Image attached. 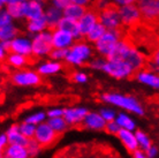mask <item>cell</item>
<instances>
[{"instance_id": "obj_1", "label": "cell", "mask_w": 159, "mask_h": 158, "mask_svg": "<svg viewBox=\"0 0 159 158\" xmlns=\"http://www.w3.org/2000/svg\"><path fill=\"white\" fill-rule=\"evenodd\" d=\"M106 59L110 60H123L130 65L135 72L142 69L145 63V57L142 52L128 43L127 40H120L113 51L110 53Z\"/></svg>"}, {"instance_id": "obj_2", "label": "cell", "mask_w": 159, "mask_h": 158, "mask_svg": "<svg viewBox=\"0 0 159 158\" xmlns=\"http://www.w3.org/2000/svg\"><path fill=\"white\" fill-rule=\"evenodd\" d=\"M102 99L105 103L111 104L113 106L120 107V109H123L127 112H131L134 114H144V109L139 103V100L135 97H133V96L112 92V94H105V95H103L102 96Z\"/></svg>"}, {"instance_id": "obj_3", "label": "cell", "mask_w": 159, "mask_h": 158, "mask_svg": "<svg viewBox=\"0 0 159 158\" xmlns=\"http://www.w3.org/2000/svg\"><path fill=\"white\" fill-rule=\"evenodd\" d=\"M92 57V48L87 42H76L68 49L66 63L74 66H82Z\"/></svg>"}, {"instance_id": "obj_4", "label": "cell", "mask_w": 159, "mask_h": 158, "mask_svg": "<svg viewBox=\"0 0 159 158\" xmlns=\"http://www.w3.org/2000/svg\"><path fill=\"white\" fill-rule=\"evenodd\" d=\"M103 72L110 76L114 77L116 80L128 79L134 74V68L130 65L123 60H110L106 59L105 66L103 68Z\"/></svg>"}, {"instance_id": "obj_5", "label": "cell", "mask_w": 159, "mask_h": 158, "mask_svg": "<svg viewBox=\"0 0 159 158\" xmlns=\"http://www.w3.org/2000/svg\"><path fill=\"white\" fill-rule=\"evenodd\" d=\"M32 54L36 57H44L50 55L53 46V40H52V31L44 30V31L36 34L32 38Z\"/></svg>"}, {"instance_id": "obj_6", "label": "cell", "mask_w": 159, "mask_h": 158, "mask_svg": "<svg viewBox=\"0 0 159 158\" xmlns=\"http://www.w3.org/2000/svg\"><path fill=\"white\" fill-rule=\"evenodd\" d=\"M120 40H121V34H120L119 29L118 30H107L95 43L96 51L100 55L107 58L110 53L113 51V49L116 48V44L119 43Z\"/></svg>"}, {"instance_id": "obj_7", "label": "cell", "mask_w": 159, "mask_h": 158, "mask_svg": "<svg viewBox=\"0 0 159 158\" xmlns=\"http://www.w3.org/2000/svg\"><path fill=\"white\" fill-rule=\"evenodd\" d=\"M98 16H99V22L104 24L107 30H118L122 24L119 7L114 6V4L108 6L103 11H99Z\"/></svg>"}, {"instance_id": "obj_8", "label": "cell", "mask_w": 159, "mask_h": 158, "mask_svg": "<svg viewBox=\"0 0 159 158\" xmlns=\"http://www.w3.org/2000/svg\"><path fill=\"white\" fill-rule=\"evenodd\" d=\"M119 12L122 24L123 26H128V27H133V26L137 24L141 20V17H142L139 6L135 4L121 6V7H119Z\"/></svg>"}, {"instance_id": "obj_9", "label": "cell", "mask_w": 159, "mask_h": 158, "mask_svg": "<svg viewBox=\"0 0 159 158\" xmlns=\"http://www.w3.org/2000/svg\"><path fill=\"white\" fill-rule=\"evenodd\" d=\"M12 81L20 87H32L40 83V74L34 71H19L12 75Z\"/></svg>"}, {"instance_id": "obj_10", "label": "cell", "mask_w": 159, "mask_h": 158, "mask_svg": "<svg viewBox=\"0 0 159 158\" xmlns=\"http://www.w3.org/2000/svg\"><path fill=\"white\" fill-rule=\"evenodd\" d=\"M57 133L50 125L48 121L42 123L38 125L36 128V134H35V140L39 143L40 146H48L52 142H54V140L57 138Z\"/></svg>"}, {"instance_id": "obj_11", "label": "cell", "mask_w": 159, "mask_h": 158, "mask_svg": "<svg viewBox=\"0 0 159 158\" xmlns=\"http://www.w3.org/2000/svg\"><path fill=\"white\" fill-rule=\"evenodd\" d=\"M52 40H53V46L59 49H69L75 43V38L72 34L65 31L62 29H59V28L53 29Z\"/></svg>"}, {"instance_id": "obj_12", "label": "cell", "mask_w": 159, "mask_h": 158, "mask_svg": "<svg viewBox=\"0 0 159 158\" xmlns=\"http://www.w3.org/2000/svg\"><path fill=\"white\" fill-rule=\"evenodd\" d=\"M98 22H99L98 13H96L93 9H89V11H87L85 14L79 20L80 31H81L82 37H85V36L90 32V30H91L92 28L95 27Z\"/></svg>"}, {"instance_id": "obj_13", "label": "cell", "mask_w": 159, "mask_h": 158, "mask_svg": "<svg viewBox=\"0 0 159 158\" xmlns=\"http://www.w3.org/2000/svg\"><path fill=\"white\" fill-rule=\"evenodd\" d=\"M136 80L147 87L159 90V73L149 69H139L136 74Z\"/></svg>"}, {"instance_id": "obj_14", "label": "cell", "mask_w": 159, "mask_h": 158, "mask_svg": "<svg viewBox=\"0 0 159 158\" xmlns=\"http://www.w3.org/2000/svg\"><path fill=\"white\" fill-rule=\"evenodd\" d=\"M142 17L153 21L159 19V0H145L139 4Z\"/></svg>"}, {"instance_id": "obj_15", "label": "cell", "mask_w": 159, "mask_h": 158, "mask_svg": "<svg viewBox=\"0 0 159 158\" xmlns=\"http://www.w3.org/2000/svg\"><path fill=\"white\" fill-rule=\"evenodd\" d=\"M11 52L19 53L22 55L32 54V40L25 38V37H16L11 42Z\"/></svg>"}, {"instance_id": "obj_16", "label": "cell", "mask_w": 159, "mask_h": 158, "mask_svg": "<svg viewBox=\"0 0 159 158\" xmlns=\"http://www.w3.org/2000/svg\"><path fill=\"white\" fill-rule=\"evenodd\" d=\"M89 111L85 107H67L65 109L64 118L68 125H77L84 121V118L87 117Z\"/></svg>"}, {"instance_id": "obj_17", "label": "cell", "mask_w": 159, "mask_h": 158, "mask_svg": "<svg viewBox=\"0 0 159 158\" xmlns=\"http://www.w3.org/2000/svg\"><path fill=\"white\" fill-rule=\"evenodd\" d=\"M84 126L89 128V129H93V131H102L106 128L107 121L102 117L100 113L97 112H89L87 117L84 118Z\"/></svg>"}, {"instance_id": "obj_18", "label": "cell", "mask_w": 159, "mask_h": 158, "mask_svg": "<svg viewBox=\"0 0 159 158\" xmlns=\"http://www.w3.org/2000/svg\"><path fill=\"white\" fill-rule=\"evenodd\" d=\"M118 137L120 138V141L122 142V144L126 146V149L131 152H134L135 150L139 149V142H137V137H136V133L134 131H129V129H120L118 133Z\"/></svg>"}, {"instance_id": "obj_19", "label": "cell", "mask_w": 159, "mask_h": 158, "mask_svg": "<svg viewBox=\"0 0 159 158\" xmlns=\"http://www.w3.org/2000/svg\"><path fill=\"white\" fill-rule=\"evenodd\" d=\"M45 15V9L43 7V2L38 0H27L25 7V19L27 20H35Z\"/></svg>"}, {"instance_id": "obj_20", "label": "cell", "mask_w": 159, "mask_h": 158, "mask_svg": "<svg viewBox=\"0 0 159 158\" xmlns=\"http://www.w3.org/2000/svg\"><path fill=\"white\" fill-rule=\"evenodd\" d=\"M25 7L27 0H14L6 5V11L15 20H21L25 17Z\"/></svg>"}, {"instance_id": "obj_21", "label": "cell", "mask_w": 159, "mask_h": 158, "mask_svg": "<svg viewBox=\"0 0 159 158\" xmlns=\"http://www.w3.org/2000/svg\"><path fill=\"white\" fill-rule=\"evenodd\" d=\"M57 28L62 29V30H65V31L72 34L75 40L82 38V35H81V31H80L79 21L73 20V19H69V17L64 16V17L61 19V21L59 22V24H58V27Z\"/></svg>"}, {"instance_id": "obj_22", "label": "cell", "mask_w": 159, "mask_h": 158, "mask_svg": "<svg viewBox=\"0 0 159 158\" xmlns=\"http://www.w3.org/2000/svg\"><path fill=\"white\" fill-rule=\"evenodd\" d=\"M62 17H64V11L53 5L45 9V19L48 21V28L56 29Z\"/></svg>"}, {"instance_id": "obj_23", "label": "cell", "mask_w": 159, "mask_h": 158, "mask_svg": "<svg viewBox=\"0 0 159 158\" xmlns=\"http://www.w3.org/2000/svg\"><path fill=\"white\" fill-rule=\"evenodd\" d=\"M6 134L8 136V142L9 144H19V146H25L28 144L29 138H27L21 133L19 126H11L6 131Z\"/></svg>"}, {"instance_id": "obj_24", "label": "cell", "mask_w": 159, "mask_h": 158, "mask_svg": "<svg viewBox=\"0 0 159 158\" xmlns=\"http://www.w3.org/2000/svg\"><path fill=\"white\" fill-rule=\"evenodd\" d=\"M4 156L7 158H30L27 146L19 144H8L4 151Z\"/></svg>"}, {"instance_id": "obj_25", "label": "cell", "mask_w": 159, "mask_h": 158, "mask_svg": "<svg viewBox=\"0 0 159 158\" xmlns=\"http://www.w3.org/2000/svg\"><path fill=\"white\" fill-rule=\"evenodd\" d=\"M62 68V65L60 63V61H57V60H48V61H45V63H40L38 66V69L37 72L39 73L40 75H53V74H57L59 73Z\"/></svg>"}, {"instance_id": "obj_26", "label": "cell", "mask_w": 159, "mask_h": 158, "mask_svg": "<svg viewBox=\"0 0 159 158\" xmlns=\"http://www.w3.org/2000/svg\"><path fill=\"white\" fill-rule=\"evenodd\" d=\"M87 11L88 9L85 6H82V5L72 2L68 7H66L64 9V16L69 17V19H73V20L79 21L80 19L85 14Z\"/></svg>"}, {"instance_id": "obj_27", "label": "cell", "mask_w": 159, "mask_h": 158, "mask_svg": "<svg viewBox=\"0 0 159 158\" xmlns=\"http://www.w3.org/2000/svg\"><path fill=\"white\" fill-rule=\"evenodd\" d=\"M48 28V21L45 19V15L43 17H39V19H35V20H28L27 22V29L28 31L32 35H36V34H39V32L46 30Z\"/></svg>"}, {"instance_id": "obj_28", "label": "cell", "mask_w": 159, "mask_h": 158, "mask_svg": "<svg viewBox=\"0 0 159 158\" xmlns=\"http://www.w3.org/2000/svg\"><path fill=\"white\" fill-rule=\"evenodd\" d=\"M19 29L13 23L0 27V40H13L17 37Z\"/></svg>"}, {"instance_id": "obj_29", "label": "cell", "mask_w": 159, "mask_h": 158, "mask_svg": "<svg viewBox=\"0 0 159 158\" xmlns=\"http://www.w3.org/2000/svg\"><path fill=\"white\" fill-rule=\"evenodd\" d=\"M7 63L14 68H21L28 63V57H27V55L19 54V53L11 52V53L7 55Z\"/></svg>"}, {"instance_id": "obj_30", "label": "cell", "mask_w": 159, "mask_h": 158, "mask_svg": "<svg viewBox=\"0 0 159 158\" xmlns=\"http://www.w3.org/2000/svg\"><path fill=\"white\" fill-rule=\"evenodd\" d=\"M106 31H107V29L105 28V26H104V24H102L100 22H98V23L96 24L95 27L90 30V32L85 36V40H87L88 42L96 43V42L99 40L100 37H102V36H103Z\"/></svg>"}, {"instance_id": "obj_31", "label": "cell", "mask_w": 159, "mask_h": 158, "mask_svg": "<svg viewBox=\"0 0 159 158\" xmlns=\"http://www.w3.org/2000/svg\"><path fill=\"white\" fill-rule=\"evenodd\" d=\"M116 121L118 123L122 129H129V131H134L136 127L135 121L133 120V118H130V115L127 113H119L116 115Z\"/></svg>"}, {"instance_id": "obj_32", "label": "cell", "mask_w": 159, "mask_h": 158, "mask_svg": "<svg viewBox=\"0 0 159 158\" xmlns=\"http://www.w3.org/2000/svg\"><path fill=\"white\" fill-rule=\"evenodd\" d=\"M48 125L57 132V133H61L64 132L68 126V123L64 117H57V118H48Z\"/></svg>"}, {"instance_id": "obj_33", "label": "cell", "mask_w": 159, "mask_h": 158, "mask_svg": "<svg viewBox=\"0 0 159 158\" xmlns=\"http://www.w3.org/2000/svg\"><path fill=\"white\" fill-rule=\"evenodd\" d=\"M19 128H20L21 133L25 136L27 138H35V134H36V128L37 126L34 125V123H30L28 121L24 120V123H22L21 125H19Z\"/></svg>"}, {"instance_id": "obj_34", "label": "cell", "mask_w": 159, "mask_h": 158, "mask_svg": "<svg viewBox=\"0 0 159 158\" xmlns=\"http://www.w3.org/2000/svg\"><path fill=\"white\" fill-rule=\"evenodd\" d=\"M135 133H136V137H137V142H139V149L147 151L148 149L152 146L149 136H148L145 133H143L142 131H137V132H135Z\"/></svg>"}, {"instance_id": "obj_35", "label": "cell", "mask_w": 159, "mask_h": 158, "mask_svg": "<svg viewBox=\"0 0 159 158\" xmlns=\"http://www.w3.org/2000/svg\"><path fill=\"white\" fill-rule=\"evenodd\" d=\"M46 119H48V113H45V112H36V113H34V114H30L29 117L25 118V121H28L30 123H34V125H40L42 123H45V121H48Z\"/></svg>"}, {"instance_id": "obj_36", "label": "cell", "mask_w": 159, "mask_h": 158, "mask_svg": "<svg viewBox=\"0 0 159 158\" xmlns=\"http://www.w3.org/2000/svg\"><path fill=\"white\" fill-rule=\"evenodd\" d=\"M68 54V49H59L54 48L50 53L51 59L57 60V61H61V60H66V57Z\"/></svg>"}, {"instance_id": "obj_37", "label": "cell", "mask_w": 159, "mask_h": 158, "mask_svg": "<svg viewBox=\"0 0 159 158\" xmlns=\"http://www.w3.org/2000/svg\"><path fill=\"white\" fill-rule=\"evenodd\" d=\"M40 144L37 142L35 138H30L29 140L28 144H27V149L29 151V155H30V157H35L37 155L39 154L40 151Z\"/></svg>"}, {"instance_id": "obj_38", "label": "cell", "mask_w": 159, "mask_h": 158, "mask_svg": "<svg viewBox=\"0 0 159 158\" xmlns=\"http://www.w3.org/2000/svg\"><path fill=\"white\" fill-rule=\"evenodd\" d=\"M100 114H102V117H103L106 121H113V120H116V111L113 110V109H108V107H104V109H102L99 112Z\"/></svg>"}, {"instance_id": "obj_39", "label": "cell", "mask_w": 159, "mask_h": 158, "mask_svg": "<svg viewBox=\"0 0 159 158\" xmlns=\"http://www.w3.org/2000/svg\"><path fill=\"white\" fill-rule=\"evenodd\" d=\"M105 63H106V59H103V58H95L90 61V67L93 68V69H99V71H103L104 66H105Z\"/></svg>"}, {"instance_id": "obj_40", "label": "cell", "mask_w": 159, "mask_h": 158, "mask_svg": "<svg viewBox=\"0 0 159 158\" xmlns=\"http://www.w3.org/2000/svg\"><path fill=\"white\" fill-rule=\"evenodd\" d=\"M13 23V17L9 15V13L5 9L1 12L0 14V27H2V26H7V24H11Z\"/></svg>"}, {"instance_id": "obj_41", "label": "cell", "mask_w": 159, "mask_h": 158, "mask_svg": "<svg viewBox=\"0 0 159 158\" xmlns=\"http://www.w3.org/2000/svg\"><path fill=\"white\" fill-rule=\"evenodd\" d=\"M105 129H106V131H107L110 134L118 135V133H119L120 129H121V127L118 125V123H116V120H113V121H108Z\"/></svg>"}, {"instance_id": "obj_42", "label": "cell", "mask_w": 159, "mask_h": 158, "mask_svg": "<svg viewBox=\"0 0 159 158\" xmlns=\"http://www.w3.org/2000/svg\"><path fill=\"white\" fill-rule=\"evenodd\" d=\"M64 113H65V109H61V107H53V109L48 111V118L64 117Z\"/></svg>"}, {"instance_id": "obj_43", "label": "cell", "mask_w": 159, "mask_h": 158, "mask_svg": "<svg viewBox=\"0 0 159 158\" xmlns=\"http://www.w3.org/2000/svg\"><path fill=\"white\" fill-rule=\"evenodd\" d=\"M51 1L53 6L60 8V9H62V11L73 2L72 0H51Z\"/></svg>"}, {"instance_id": "obj_44", "label": "cell", "mask_w": 159, "mask_h": 158, "mask_svg": "<svg viewBox=\"0 0 159 158\" xmlns=\"http://www.w3.org/2000/svg\"><path fill=\"white\" fill-rule=\"evenodd\" d=\"M73 80L76 83H85L88 81V76L83 72H76V73H74V75H73Z\"/></svg>"}, {"instance_id": "obj_45", "label": "cell", "mask_w": 159, "mask_h": 158, "mask_svg": "<svg viewBox=\"0 0 159 158\" xmlns=\"http://www.w3.org/2000/svg\"><path fill=\"white\" fill-rule=\"evenodd\" d=\"M151 67L153 68V71L158 72L159 73V48L157 49L152 55L151 59Z\"/></svg>"}, {"instance_id": "obj_46", "label": "cell", "mask_w": 159, "mask_h": 158, "mask_svg": "<svg viewBox=\"0 0 159 158\" xmlns=\"http://www.w3.org/2000/svg\"><path fill=\"white\" fill-rule=\"evenodd\" d=\"M95 5L98 11H103L105 8H107L108 6L113 5V1L112 0H96Z\"/></svg>"}, {"instance_id": "obj_47", "label": "cell", "mask_w": 159, "mask_h": 158, "mask_svg": "<svg viewBox=\"0 0 159 158\" xmlns=\"http://www.w3.org/2000/svg\"><path fill=\"white\" fill-rule=\"evenodd\" d=\"M113 4L118 6V7H121V6H126V5H130L134 4L136 0H112Z\"/></svg>"}, {"instance_id": "obj_48", "label": "cell", "mask_w": 159, "mask_h": 158, "mask_svg": "<svg viewBox=\"0 0 159 158\" xmlns=\"http://www.w3.org/2000/svg\"><path fill=\"white\" fill-rule=\"evenodd\" d=\"M133 158H150L148 156V154L142 149H137L133 152Z\"/></svg>"}, {"instance_id": "obj_49", "label": "cell", "mask_w": 159, "mask_h": 158, "mask_svg": "<svg viewBox=\"0 0 159 158\" xmlns=\"http://www.w3.org/2000/svg\"><path fill=\"white\" fill-rule=\"evenodd\" d=\"M9 142H8V136L6 133H2V134L0 135V148L1 149H4L5 146H8Z\"/></svg>"}, {"instance_id": "obj_50", "label": "cell", "mask_w": 159, "mask_h": 158, "mask_svg": "<svg viewBox=\"0 0 159 158\" xmlns=\"http://www.w3.org/2000/svg\"><path fill=\"white\" fill-rule=\"evenodd\" d=\"M145 152H147L148 156H149L150 158H155L156 156H157V152H158V150H157V148H156L155 146H151L147 151H145Z\"/></svg>"}, {"instance_id": "obj_51", "label": "cell", "mask_w": 159, "mask_h": 158, "mask_svg": "<svg viewBox=\"0 0 159 158\" xmlns=\"http://www.w3.org/2000/svg\"><path fill=\"white\" fill-rule=\"evenodd\" d=\"M72 1L74 2V4L82 5V6H85V7L91 2V0H72Z\"/></svg>"}, {"instance_id": "obj_52", "label": "cell", "mask_w": 159, "mask_h": 158, "mask_svg": "<svg viewBox=\"0 0 159 158\" xmlns=\"http://www.w3.org/2000/svg\"><path fill=\"white\" fill-rule=\"evenodd\" d=\"M8 52H9V51H7L5 48L0 46V58H1V59H4L5 55H8Z\"/></svg>"}, {"instance_id": "obj_53", "label": "cell", "mask_w": 159, "mask_h": 158, "mask_svg": "<svg viewBox=\"0 0 159 158\" xmlns=\"http://www.w3.org/2000/svg\"><path fill=\"white\" fill-rule=\"evenodd\" d=\"M12 1H14V0H0V5L1 6H6V5L12 2Z\"/></svg>"}, {"instance_id": "obj_54", "label": "cell", "mask_w": 159, "mask_h": 158, "mask_svg": "<svg viewBox=\"0 0 159 158\" xmlns=\"http://www.w3.org/2000/svg\"><path fill=\"white\" fill-rule=\"evenodd\" d=\"M38 1H40V2H46V1H48V0H38Z\"/></svg>"}, {"instance_id": "obj_55", "label": "cell", "mask_w": 159, "mask_h": 158, "mask_svg": "<svg viewBox=\"0 0 159 158\" xmlns=\"http://www.w3.org/2000/svg\"><path fill=\"white\" fill-rule=\"evenodd\" d=\"M136 1H137V2L139 4V2H142V1H145V0H136Z\"/></svg>"}, {"instance_id": "obj_56", "label": "cell", "mask_w": 159, "mask_h": 158, "mask_svg": "<svg viewBox=\"0 0 159 158\" xmlns=\"http://www.w3.org/2000/svg\"><path fill=\"white\" fill-rule=\"evenodd\" d=\"M1 158H7V157H6V156H4V155H2V156H1Z\"/></svg>"}]
</instances>
